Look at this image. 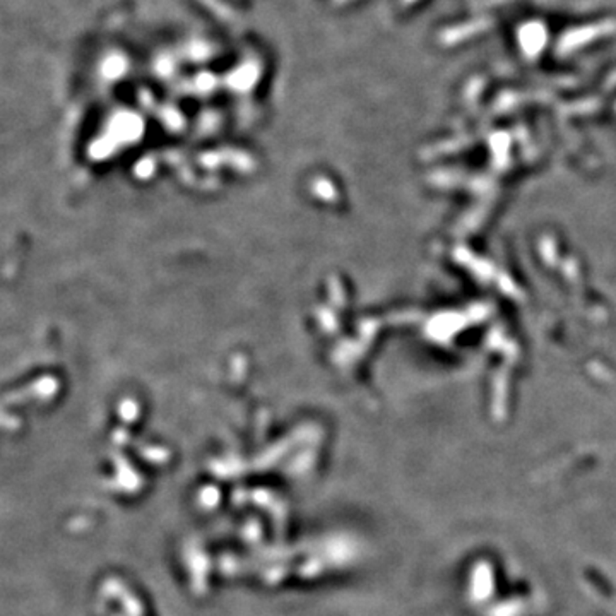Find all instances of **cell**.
Instances as JSON below:
<instances>
[{
  "label": "cell",
  "instance_id": "cell-1",
  "mask_svg": "<svg viewBox=\"0 0 616 616\" xmlns=\"http://www.w3.org/2000/svg\"><path fill=\"white\" fill-rule=\"evenodd\" d=\"M544 40H546V33L541 24H527L520 31V45L527 53H538L543 48Z\"/></svg>",
  "mask_w": 616,
  "mask_h": 616
}]
</instances>
